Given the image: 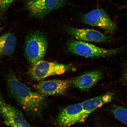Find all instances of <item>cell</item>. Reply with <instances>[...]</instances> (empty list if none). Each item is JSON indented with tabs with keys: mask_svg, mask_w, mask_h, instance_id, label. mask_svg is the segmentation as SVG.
Instances as JSON below:
<instances>
[{
	"mask_svg": "<svg viewBox=\"0 0 127 127\" xmlns=\"http://www.w3.org/2000/svg\"><path fill=\"white\" fill-rule=\"evenodd\" d=\"M7 85L11 94L26 112L36 114L40 112L44 98L39 93L32 91L17 78L14 73L7 76Z\"/></svg>",
	"mask_w": 127,
	"mask_h": 127,
	"instance_id": "cell-1",
	"label": "cell"
},
{
	"mask_svg": "<svg viewBox=\"0 0 127 127\" xmlns=\"http://www.w3.org/2000/svg\"><path fill=\"white\" fill-rule=\"evenodd\" d=\"M47 42L42 33L34 31L27 36L25 42V55L32 66L42 61L46 53Z\"/></svg>",
	"mask_w": 127,
	"mask_h": 127,
	"instance_id": "cell-2",
	"label": "cell"
},
{
	"mask_svg": "<svg viewBox=\"0 0 127 127\" xmlns=\"http://www.w3.org/2000/svg\"><path fill=\"white\" fill-rule=\"evenodd\" d=\"M67 49L71 53L87 57L97 58L108 57L117 54L122 49H112L101 48L93 44L80 41H71L68 42Z\"/></svg>",
	"mask_w": 127,
	"mask_h": 127,
	"instance_id": "cell-3",
	"label": "cell"
},
{
	"mask_svg": "<svg viewBox=\"0 0 127 127\" xmlns=\"http://www.w3.org/2000/svg\"><path fill=\"white\" fill-rule=\"evenodd\" d=\"M75 68L70 65L42 61L32 66L29 73L34 80H39L49 76L61 75L66 71L75 70Z\"/></svg>",
	"mask_w": 127,
	"mask_h": 127,
	"instance_id": "cell-4",
	"label": "cell"
},
{
	"mask_svg": "<svg viewBox=\"0 0 127 127\" xmlns=\"http://www.w3.org/2000/svg\"><path fill=\"white\" fill-rule=\"evenodd\" d=\"M65 5L64 0H26L25 7L31 17L42 19L52 11Z\"/></svg>",
	"mask_w": 127,
	"mask_h": 127,
	"instance_id": "cell-5",
	"label": "cell"
},
{
	"mask_svg": "<svg viewBox=\"0 0 127 127\" xmlns=\"http://www.w3.org/2000/svg\"><path fill=\"white\" fill-rule=\"evenodd\" d=\"M0 114L8 127H32L22 112L6 102L0 94Z\"/></svg>",
	"mask_w": 127,
	"mask_h": 127,
	"instance_id": "cell-6",
	"label": "cell"
},
{
	"mask_svg": "<svg viewBox=\"0 0 127 127\" xmlns=\"http://www.w3.org/2000/svg\"><path fill=\"white\" fill-rule=\"evenodd\" d=\"M87 118L81 103H77L63 109L57 117V122L60 127H69L76 123H83Z\"/></svg>",
	"mask_w": 127,
	"mask_h": 127,
	"instance_id": "cell-7",
	"label": "cell"
},
{
	"mask_svg": "<svg viewBox=\"0 0 127 127\" xmlns=\"http://www.w3.org/2000/svg\"><path fill=\"white\" fill-rule=\"evenodd\" d=\"M84 23L91 26L98 27L111 33L114 32L117 27L106 12L101 9L92 10L82 16Z\"/></svg>",
	"mask_w": 127,
	"mask_h": 127,
	"instance_id": "cell-8",
	"label": "cell"
},
{
	"mask_svg": "<svg viewBox=\"0 0 127 127\" xmlns=\"http://www.w3.org/2000/svg\"><path fill=\"white\" fill-rule=\"evenodd\" d=\"M71 81L54 79L40 82L36 89L40 94L44 96L63 95L71 85Z\"/></svg>",
	"mask_w": 127,
	"mask_h": 127,
	"instance_id": "cell-9",
	"label": "cell"
},
{
	"mask_svg": "<svg viewBox=\"0 0 127 127\" xmlns=\"http://www.w3.org/2000/svg\"><path fill=\"white\" fill-rule=\"evenodd\" d=\"M66 31L69 35L81 40L98 43L108 42L111 40L109 36L93 29L69 27Z\"/></svg>",
	"mask_w": 127,
	"mask_h": 127,
	"instance_id": "cell-10",
	"label": "cell"
},
{
	"mask_svg": "<svg viewBox=\"0 0 127 127\" xmlns=\"http://www.w3.org/2000/svg\"><path fill=\"white\" fill-rule=\"evenodd\" d=\"M103 73L99 70L88 71L71 81V85L82 91L89 90L102 78Z\"/></svg>",
	"mask_w": 127,
	"mask_h": 127,
	"instance_id": "cell-11",
	"label": "cell"
},
{
	"mask_svg": "<svg viewBox=\"0 0 127 127\" xmlns=\"http://www.w3.org/2000/svg\"><path fill=\"white\" fill-rule=\"evenodd\" d=\"M112 98L111 93L96 97L86 100L81 103L84 113L87 117L90 114L106 103L110 102Z\"/></svg>",
	"mask_w": 127,
	"mask_h": 127,
	"instance_id": "cell-12",
	"label": "cell"
},
{
	"mask_svg": "<svg viewBox=\"0 0 127 127\" xmlns=\"http://www.w3.org/2000/svg\"><path fill=\"white\" fill-rule=\"evenodd\" d=\"M16 39L11 33H6L0 36V56L12 54L15 50Z\"/></svg>",
	"mask_w": 127,
	"mask_h": 127,
	"instance_id": "cell-13",
	"label": "cell"
},
{
	"mask_svg": "<svg viewBox=\"0 0 127 127\" xmlns=\"http://www.w3.org/2000/svg\"><path fill=\"white\" fill-rule=\"evenodd\" d=\"M115 118L119 121L127 125V109L121 107H115L113 110Z\"/></svg>",
	"mask_w": 127,
	"mask_h": 127,
	"instance_id": "cell-14",
	"label": "cell"
},
{
	"mask_svg": "<svg viewBox=\"0 0 127 127\" xmlns=\"http://www.w3.org/2000/svg\"><path fill=\"white\" fill-rule=\"evenodd\" d=\"M15 0H0V10L4 12Z\"/></svg>",
	"mask_w": 127,
	"mask_h": 127,
	"instance_id": "cell-15",
	"label": "cell"
},
{
	"mask_svg": "<svg viewBox=\"0 0 127 127\" xmlns=\"http://www.w3.org/2000/svg\"><path fill=\"white\" fill-rule=\"evenodd\" d=\"M124 78L125 82L127 85V68L124 74Z\"/></svg>",
	"mask_w": 127,
	"mask_h": 127,
	"instance_id": "cell-16",
	"label": "cell"
},
{
	"mask_svg": "<svg viewBox=\"0 0 127 127\" xmlns=\"http://www.w3.org/2000/svg\"><path fill=\"white\" fill-rule=\"evenodd\" d=\"M1 31V27L0 24V32Z\"/></svg>",
	"mask_w": 127,
	"mask_h": 127,
	"instance_id": "cell-17",
	"label": "cell"
}]
</instances>
